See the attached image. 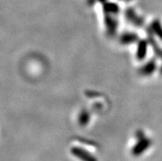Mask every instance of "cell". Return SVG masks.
Returning a JSON list of instances; mask_svg holds the SVG:
<instances>
[{
    "label": "cell",
    "instance_id": "6da1fadb",
    "mask_svg": "<svg viewBox=\"0 0 162 161\" xmlns=\"http://www.w3.org/2000/svg\"><path fill=\"white\" fill-rule=\"evenodd\" d=\"M145 54H146V44L145 42H141L138 47V53H137L138 58L140 59H142L145 57Z\"/></svg>",
    "mask_w": 162,
    "mask_h": 161
},
{
    "label": "cell",
    "instance_id": "7a4b0ae2",
    "mask_svg": "<svg viewBox=\"0 0 162 161\" xmlns=\"http://www.w3.org/2000/svg\"><path fill=\"white\" fill-rule=\"evenodd\" d=\"M154 31L157 33V35L159 36L160 39H162V27H160L158 22H154Z\"/></svg>",
    "mask_w": 162,
    "mask_h": 161
}]
</instances>
